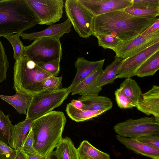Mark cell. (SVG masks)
Instances as JSON below:
<instances>
[{
    "label": "cell",
    "instance_id": "1",
    "mask_svg": "<svg viewBox=\"0 0 159 159\" xmlns=\"http://www.w3.org/2000/svg\"><path fill=\"white\" fill-rule=\"evenodd\" d=\"M116 11L95 16L93 35L105 34L115 37L122 42L128 41L140 34L159 19L136 16L125 10Z\"/></svg>",
    "mask_w": 159,
    "mask_h": 159
},
{
    "label": "cell",
    "instance_id": "2",
    "mask_svg": "<svg viewBox=\"0 0 159 159\" xmlns=\"http://www.w3.org/2000/svg\"><path fill=\"white\" fill-rule=\"evenodd\" d=\"M66 120L62 111H53L34 120L30 128L34 147L37 153L47 157L62 137Z\"/></svg>",
    "mask_w": 159,
    "mask_h": 159
},
{
    "label": "cell",
    "instance_id": "3",
    "mask_svg": "<svg viewBox=\"0 0 159 159\" xmlns=\"http://www.w3.org/2000/svg\"><path fill=\"white\" fill-rule=\"evenodd\" d=\"M37 24L38 20L26 0H0V37L20 34Z\"/></svg>",
    "mask_w": 159,
    "mask_h": 159
},
{
    "label": "cell",
    "instance_id": "4",
    "mask_svg": "<svg viewBox=\"0 0 159 159\" xmlns=\"http://www.w3.org/2000/svg\"><path fill=\"white\" fill-rule=\"evenodd\" d=\"M13 69L14 86L32 95L43 91V82L53 76L25 55L15 60Z\"/></svg>",
    "mask_w": 159,
    "mask_h": 159
},
{
    "label": "cell",
    "instance_id": "5",
    "mask_svg": "<svg viewBox=\"0 0 159 159\" xmlns=\"http://www.w3.org/2000/svg\"><path fill=\"white\" fill-rule=\"evenodd\" d=\"M68 88L43 91L33 95L26 118L34 120L61 105L70 93Z\"/></svg>",
    "mask_w": 159,
    "mask_h": 159
},
{
    "label": "cell",
    "instance_id": "6",
    "mask_svg": "<svg viewBox=\"0 0 159 159\" xmlns=\"http://www.w3.org/2000/svg\"><path fill=\"white\" fill-rule=\"evenodd\" d=\"M64 7L67 19L80 37L86 39L93 35V13L79 0H66Z\"/></svg>",
    "mask_w": 159,
    "mask_h": 159
},
{
    "label": "cell",
    "instance_id": "7",
    "mask_svg": "<svg viewBox=\"0 0 159 159\" xmlns=\"http://www.w3.org/2000/svg\"><path fill=\"white\" fill-rule=\"evenodd\" d=\"M23 55L36 63L45 62L62 57L61 43L60 39L42 37L25 46Z\"/></svg>",
    "mask_w": 159,
    "mask_h": 159
},
{
    "label": "cell",
    "instance_id": "8",
    "mask_svg": "<svg viewBox=\"0 0 159 159\" xmlns=\"http://www.w3.org/2000/svg\"><path fill=\"white\" fill-rule=\"evenodd\" d=\"M114 129L115 132L120 136L135 139L146 135L159 134V122L154 117L130 119L117 123Z\"/></svg>",
    "mask_w": 159,
    "mask_h": 159
},
{
    "label": "cell",
    "instance_id": "9",
    "mask_svg": "<svg viewBox=\"0 0 159 159\" xmlns=\"http://www.w3.org/2000/svg\"><path fill=\"white\" fill-rule=\"evenodd\" d=\"M39 25H51L58 21L63 13V0H26Z\"/></svg>",
    "mask_w": 159,
    "mask_h": 159
},
{
    "label": "cell",
    "instance_id": "10",
    "mask_svg": "<svg viewBox=\"0 0 159 159\" xmlns=\"http://www.w3.org/2000/svg\"><path fill=\"white\" fill-rule=\"evenodd\" d=\"M159 51V42H158L133 56L122 59L116 72V79H126L135 76L143 64Z\"/></svg>",
    "mask_w": 159,
    "mask_h": 159
},
{
    "label": "cell",
    "instance_id": "11",
    "mask_svg": "<svg viewBox=\"0 0 159 159\" xmlns=\"http://www.w3.org/2000/svg\"><path fill=\"white\" fill-rule=\"evenodd\" d=\"M159 42V30L147 35L140 34L129 40L122 42L113 51L116 56L123 59L133 56Z\"/></svg>",
    "mask_w": 159,
    "mask_h": 159
},
{
    "label": "cell",
    "instance_id": "12",
    "mask_svg": "<svg viewBox=\"0 0 159 159\" xmlns=\"http://www.w3.org/2000/svg\"><path fill=\"white\" fill-rule=\"evenodd\" d=\"M95 16L124 10L132 6L131 0H79Z\"/></svg>",
    "mask_w": 159,
    "mask_h": 159
},
{
    "label": "cell",
    "instance_id": "13",
    "mask_svg": "<svg viewBox=\"0 0 159 159\" xmlns=\"http://www.w3.org/2000/svg\"><path fill=\"white\" fill-rule=\"evenodd\" d=\"M135 107L147 116L152 115L159 122V86L153 85L148 91L142 93Z\"/></svg>",
    "mask_w": 159,
    "mask_h": 159
},
{
    "label": "cell",
    "instance_id": "14",
    "mask_svg": "<svg viewBox=\"0 0 159 159\" xmlns=\"http://www.w3.org/2000/svg\"><path fill=\"white\" fill-rule=\"evenodd\" d=\"M72 25L67 19L61 23L52 24L43 30L30 33H22L20 34L22 39L29 41L34 40L42 37L55 38L60 39L65 34L71 31Z\"/></svg>",
    "mask_w": 159,
    "mask_h": 159
},
{
    "label": "cell",
    "instance_id": "15",
    "mask_svg": "<svg viewBox=\"0 0 159 159\" xmlns=\"http://www.w3.org/2000/svg\"><path fill=\"white\" fill-rule=\"evenodd\" d=\"M105 60L96 61H90L84 57H79L75 62L76 69V74L69 89L82 81L95 70L103 67Z\"/></svg>",
    "mask_w": 159,
    "mask_h": 159
},
{
    "label": "cell",
    "instance_id": "16",
    "mask_svg": "<svg viewBox=\"0 0 159 159\" xmlns=\"http://www.w3.org/2000/svg\"><path fill=\"white\" fill-rule=\"evenodd\" d=\"M117 140L129 149L134 152L150 158L159 159V148L150 146L135 139L126 138L119 135Z\"/></svg>",
    "mask_w": 159,
    "mask_h": 159
},
{
    "label": "cell",
    "instance_id": "17",
    "mask_svg": "<svg viewBox=\"0 0 159 159\" xmlns=\"http://www.w3.org/2000/svg\"><path fill=\"white\" fill-rule=\"evenodd\" d=\"M103 67L95 70L85 79L69 89L71 95L79 94L81 96L92 94H97L102 90L98 87L97 80L103 70Z\"/></svg>",
    "mask_w": 159,
    "mask_h": 159
},
{
    "label": "cell",
    "instance_id": "18",
    "mask_svg": "<svg viewBox=\"0 0 159 159\" xmlns=\"http://www.w3.org/2000/svg\"><path fill=\"white\" fill-rule=\"evenodd\" d=\"M78 100L83 103L82 109L106 112L111 109L113 103L109 98L97 94H89L81 96Z\"/></svg>",
    "mask_w": 159,
    "mask_h": 159
},
{
    "label": "cell",
    "instance_id": "19",
    "mask_svg": "<svg viewBox=\"0 0 159 159\" xmlns=\"http://www.w3.org/2000/svg\"><path fill=\"white\" fill-rule=\"evenodd\" d=\"M14 87L16 91L15 94L8 96L0 94V98L10 104L20 114L26 115L33 95L21 91L16 86Z\"/></svg>",
    "mask_w": 159,
    "mask_h": 159
},
{
    "label": "cell",
    "instance_id": "20",
    "mask_svg": "<svg viewBox=\"0 0 159 159\" xmlns=\"http://www.w3.org/2000/svg\"><path fill=\"white\" fill-rule=\"evenodd\" d=\"M33 120L26 118L23 121L11 127L9 146L17 151L21 149L23 142L29 131Z\"/></svg>",
    "mask_w": 159,
    "mask_h": 159
},
{
    "label": "cell",
    "instance_id": "21",
    "mask_svg": "<svg viewBox=\"0 0 159 159\" xmlns=\"http://www.w3.org/2000/svg\"><path fill=\"white\" fill-rule=\"evenodd\" d=\"M122 59L115 56L114 61L103 70L97 80L98 87H102L106 84L113 83L116 79V73Z\"/></svg>",
    "mask_w": 159,
    "mask_h": 159
},
{
    "label": "cell",
    "instance_id": "22",
    "mask_svg": "<svg viewBox=\"0 0 159 159\" xmlns=\"http://www.w3.org/2000/svg\"><path fill=\"white\" fill-rule=\"evenodd\" d=\"M54 151L59 159H80L77 148L67 137L61 138Z\"/></svg>",
    "mask_w": 159,
    "mask_h": 159
},
{
    "label": "cell",
    "instance_id": "23",
    "mask_svg": "<svg viewBox=\"0 0 159 159\" xmlns=\"http://www.w3.org/2000/svg\"><path fill=\"white\" fill-rule=\"evenodd\" d=\"M80 159H110L108 153L102 152L84 140L77 148Z\"/></svg>",
    "mask_w": 159,
    "mask_h": 159
},
{
    "label": "cell",
    "instance_id": "24",
    "mask_svg": "<svg viewBox=\"0 0 159 159\" xmlns=\"http://www.w3.org/2000/svg\"><path fill=\"white\" fill-rule=\"evenodd\" d=\"M66 111L68 116L77 122L83 121L97 116L105 112L78 109L70 103L67 104Z\"/></svg>",
    "mask_w": 159,
    "mask_h": 159
},
{
    "label": "cell",
    "instance_id": "25",
    "mask_svg": "<svg viewBox=\"0 0 159 159\" xmlns=\"http://www.w3.org/2000/svg\"><path fill=\"white\" fill-rule=\"evenodd\" d=\"M159 69V51L146 60L137 71L135 76L139 77L152 76Z\"/></svg>",
    "mask_w": 159,
    "mask_h": 159
},
{
    "label": "cell",
    "instance_id": "26",
    "mask_svg": "<svg viewBox=\"0 0 159 159\" xmlns=\"http://www.w3.org/2000/svg\"><path fill=\"white\" fill-rule=\"evenodd\" d=\"M120 88L126 96L136 103L142 93L137 83L131 78L125 79L120 84Z\"/></svg>",
    "mask_w": 159,
    "mask_h": 159
},
{
    "label": "cell",
    "instance_id": "27",
    "mask_svg": "<svg viewBox=\"0 0 159 159\" xmlns=\"http://www.w3.org/2000/svg\"><path fill=\"white\" fill-rule=\"evenodd\" d=\"M12 125L9 115H5L0 110V141L7 145L10 141Z\"/></svg>",
    "mask_w": 159,
    "mask_h": 159
},
{
    "label": "cell",
    "instance_id": "28",
    "mask_svg": "<svg viewBox=\"0 0 159 159\" xmlns=\"http://www.w3.org/2000/svg\"><path fill=\"white\" fill-rule=\"evenodd\" d=\"M20 34H16L5 36L11 43L13 50V57L15 60L21 58L23 55L24 47L23 43L20 39Z\"/></svg>",
    "mask_w": 159,
    "mask_h": 159
},
{
    "label": "cell",
    "instance_id": "29",
    "mask_svg": "<svg viewBox=\"0 0 159 159\" xmlns=\"http://www.w3.org/2000/svg\"><path fill=\"white\" fill-rule=\"evenodd\" d=\"M128 13L137 17L151 18L158 17L159 9H145L129 7L125 9Z\"/></svg>",
    "mask_w": 159,
    "mask_h": 159
},
{
    "label": "cell",
    "instance_id": "30",
    "mask_svg": "<svg viewBox=\"0 0 159 159\" xmlns=\"http://www.w3.org/2000/svg\"><path fill=\"white\" fill-rule=\"evenodd\" d=\"M98 39V45L103 48L113 50L122 42L119 39L109 35L100 34L96 36Z\"/></svg>",
    "mask_w": 159,
    "mask_h": 159
},
{
    "label": "cell",
    "instance_id": "31",
    "mask_svg": "<svg viewBox=\"0 0 159 159\" xmlns=\"http://www.w3.org/2000/svg\"><path fill=\"white\" fill-rule=\"evenodd\" d=\"M114 94L117 105L120 108L135 107L136 103L126 96L120 88L115 91Z\"/></svg>",
    "mask_w": 159,
    "mask_h": 159
},
{
    "label": "cell",
    "instance_id": "32",
    "mask_svg": "<svg viewBox=\"0 0 159 159\" xmlns=\"http://www.w3.org/2000/svg\"><path fill=\"white\" fill-rule=\"evenodd\" d=\"M62 80V76L57 77L51 76L48 77L43 83V91H53L61 89Z\"/></svg>",
    "mask_w": 159,
    "mask_h": 159
},
{
    "label": "cell",
    "instance_id": "33",
    "mask_svg": "<svg viewBox=\"0 0 159 159\" xmlns=\"http://www.w3.org/2000/svg\"><path fill=\"white\" fill-rule=\"evenodd\" d=\"M9 66L4 48L0 40V82L6 79Z\"/></svg>",
    "mask_w": 159,
    "mask_h": 159
},
{
    "label": "cell",
    "instance_id": "34",
    "mask_svg": "<svg viewBox=\"0 0 159 159\" xmlns=\"http://www.w3.org/2000/svg\"><path fill=\"white\" fill-rule=\"evenodd\" d=\"M61 60L57 59L37 64L42 69L54 76L58 75L60 70V62Z\"/></svg>",
    "mask_w": 159,
    "mask_h": 159
},
{
    "label": "cell",
    "instance_id": "35",
    "mask_svg": "<svg viewBox=\"0 0 159 159\" xmlns=\"http://www.w3.org/2000/svg\"><path fill=\"white\" fill-rule=\"evenodd\" d=\"M131 7L145 9H159V0H131Z\"/></svg>",
    "mask_w": 159,
    "mask_h": 159
},
{
    "label": "cell",
    "instance_id": "36",
    "mask_svg": "<svg viewBox=\"0 0 159 159\" xmlns=\"http://www.w3.org/2000/svg\"><path fill=\"white\" fill-rule=\"evenodd\" d=\"M33 143V132L30 128L28 134L26 136L23 142L21 148L26 154L38 153L34 148Z\"/></svg>",
    "mask_w": 159,
    "mask_h": 159
},
{
    "label": "cell",
    "instance_id": "37",
    "mask_svg": "<svg viewBox=\"0 0 159 159\" xmlns=\"http://www.w3.org/2000/svg\"><path fill=\"white\" fill-rule=\"evenodd\" d=\"M135 139L152 146L159 148V134L146 135Z\"/></svg>",
    "mask_w": 159,
    "mask_h": 159
},
{
    "label": "cell",
    "instance_id": "38",
    "mask_svg": "<svg viewBox=\"0 0 159 159\" xmlns=\"http://www.w3.org/2000/svg\"><path fill=\"white\" fill-rule=\"evenodd\" d=\"M0 149L8 159H14L17 151L0 141Z\"/></svg>",
    "mask_w": 159,
    "mask_h": 159
},
{
    "label": "cell",
    "instance_id": "39",
    "mask_svg": "<svg viewBox=\"0 0 159 159\" xmlns=\"http://www.w3.org/2000/svg\"><path fill=\"white\" fill-rule=\"evenodd\" d=\"M158 30H159V19L149 26L140 34L147 35L153 33Z\"/></svg>",
    "mask_w": 159,
    "mask_h": 159
},
{
    "label": "cell",
    "instance_id": "40",
    "mask_svg": "<svg viewBox=\"0 0 159 159\" xmlns=\"http://www.w3.org/2000/svg\"><path fill=\"white\" fill-rule=\"evenodd\" d=\"M14 159H28L27 154L22 148L17 151V153Z\"/></svg>",
    "mask_w": 159,
    "mask_h": 159
},
{
    "label": "cell",
    "instance_id": "41",
    "mask_svg": "<svg viewBox=\"0 0 159 159\" xmlns=\"http://www.w3.org/2000/svg\"><path fill=\"white\" fill-rule=\"evenodd\" d=\"M70 103L75 108L78 109H82L83 106V103L77 99H73Z\"/></svg>",
    "mask_w": 159,
    "mask_h": 159
},
{
    "label": "cell",
    "instance_id": "42",
    "mask_svg": "<svg viewBox=\"0 0 159 159\" xmlns=\"http://www.w3.org/2000/svg\"><path fill=\"white\" fill-rule=\"evenodd\" d=\"M28 159H47V157L39 154H27Z\"/></svg>",
    "mask_w": 159,
    "mask_h": 159
},
{
    "label": "cell",
    "instance_id": "43",
    "mask_svg": "<svg viewBox=\"0 0 159 159\" xmlns=\"http://www.w3.org/2000/svg\"><path fill=\"white\" fill-rule=\"evenodd\" d=\"M47 159H59L58 157L53 150L51 153L47 157Z\"/></svg>",
    "mask_w": 159,
    "mask_h": 159
},
{
    "label": "cell",
    "instance_id": "44",
    "mask_svg": "<svg viewBox=\"0 0 159 159\" xmlns=\"http://www.w3.org/2000/svg\"><path fill=\"white\" fill-rule=\"evenodd\" d=\"M0 159H8L3 153H0Z\"/></svg>",
    "mask_w": 159,
    "mask_h": 159
},
{
    "label": "cell",
    "instance_id": "45",
    "mask_svg": "<svg viewBox=\"0 0 159 159\" xmlns=\"http://www.w3.org/2000/svg\"><path fill=\"white\" fill-rule=\"evenodd\" d=\"M0 153H3L1 151V150L0 149Z\"/></svg>",
    "mask_w": 159,
    "mask_h": 159
}]
</instances>
